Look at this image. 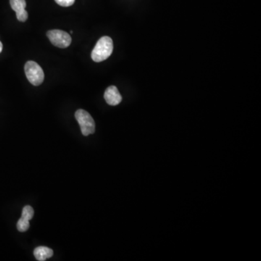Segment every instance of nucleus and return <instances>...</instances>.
<instances>
[{
  "label": "nucleus",
  "instance_id": "7",
  "mask_svg": "<svg viewBox=\"0 0 261 261\" xmlns=\"http://www.w3.org/2000/svg\"><path fill=\"white\" fill-rule=\"evenodd\" d=\"M53 250L50 248L45 247V246H40L35 248L34 251V254H35L36 258L37 260L45 261L50 257H53Z\"/></svg>",
  "mask_w": 261,
  "mask_h": 261
},
{
  "label": "nucleus",
  "instance_id": "2",
  "mask_svg": "<svg viewBox=\"0 0 261 261\" xmlns=\"http://www.w3.org/2000/svg\"><path fill=\"white\" fill-rule=\"evenodd\" d=\"M24 70L28 80L34 86H40L44 82L45 74L38 63L35 61H28L26 63Z\"/></svg>",
  "mask_w": 261,
  "mask_h": 261
},
{
  "label": "nucleus",
  "instance_id": "3",
  "mask_svg": "<svg viewBox=\"0 0 261 261\" xmlns=\"http://www.w3.org/2000/svg\"><path fill=\"white\" fill-rule=\"evenodd\" d=\"M75 117L80 126L83 135L89 136L95 133V121L88 112L82 109L78 110Z\"/></svg>",
  "mask_w": 261,
  "mask_h": 261
},
{
  "label": "nucleus",
  "instance_id": "5",
  "mask_svg": "<svg viewBox=\"0 0 261 261\" xmlns=\"http://www.w3.org/2000/svg\"><path fill=\"white\" fill-rule=\"evenodd\" d=\"M11 8L16 13V17L21 22H25L29 17V14L26 11L27 3L26 0H10Z\"/></svg>",
  "mask_w": 261,
  "mask_h": 261
},
{
  "label": "nucleus",
  "instance_id": "1",
  "mask_svg": "<svg viewBox=\"0 0 261 261\" xmlns=\"http://www.w3.org/2000/svg\"><path fill=\"white\" fill-rule=\"evenodd\" d=\"M113 51V42L112 39L109 37H103L97 42L91 57L95 62L100 63L108 59Z\"/></svg>",
  "mask_w": 261,
  "mask_h": 261
},
{
  "label": "nucleus",
  "instance_id": "6",
  "mask_svg": "<svg viewBox=\"0 0 261 261\" xmlns=\"http://www.w3.org/2000/svg\"><path fill=\"white\" fill-rule=\"evenodd\" d=\"M104 97H105L106 103L112 106H116L122 101V97L117 87L115 86H110L105 90Z\"/></svg>",
  "mask_w": 261,
  "mask_h": 261
},
{
  "label": "nucleus",
  "instance_id": "8",
  "mask_svg": "<svg viewBox=\"0 0 261 261\" xmlns=\"http://www.w3.org/2000/svg\"><path fill=\"white\" fill-rule=\"evenodd\" d=\"M34 214H35V211H34L33 207H31L30 205H27L23 208L21 218L25 220H30L33 218Z\"/></svg>",
  "mask_w": 261,
  "mask_h": 261
},
{
  "label": "nucleus",
  "instance_id": "9",
  "mask_svg": "<svg viewBox=\"0 0 261 261\" xmlns=\"http://www.w3.org/2000/svg\"><path fill=\"white\" fill-rule=\"evenodd\" d=\"M30 227L29 220L24 219L21 218L17 223V228L20 232H25Z\"/></svg>",
  "mask_w": 261,
  "mask_h": 261
},
{
  "label": "nucleus",
  "instance_id": "4",
  "mask_svg": "<svg viewBox=\"0 0 261 261\" xmlns=\"http://www.w3.org/2000/svg\"><path fill=\"white\" fill-rule=\"evenodd\" d=\"M47 35L51 43L57 48H68L72 42L71 36L67 32H63L62 30H50Z\"/></svg>",
  "mask_w": 261,
  "mask_h": 261
},
{
  "label": "nucleus",
  "instance_id": "10",
  "mask_svg": "<svg viewBox=\"0 0 261 261\" xmlns=\"http://www.w3.org/2000/svg\"><path fill=\"white\" fill-rule=\"evenodd\" d=\"M57 4L62 7H70L75 3V0H55Z\"/></svg>",
  "mask_w": 261,
  "mask_h": 261
},
{
  "label": "nucleus",
  "instance_id": "11",
  "mask_svg": "<svg viewBox=\"0 0 261 261\" xmlns=\"http://www.w3.org/2000/svg\"><path fill=\"white\" fill-rule=\"evenodd\" d=\"M3 43H2L1 42H0V53H1V52L3 51Z\"/></svg>",
  "mask_w": 261,
  "mask_h": 261
}]
</instances>
